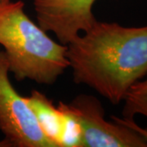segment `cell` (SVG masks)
<instances>
[{
	"instance_id": "1",
	"label": "cell",
	"mask_w": 147,
	"mask_h": 147,
	"mask_svg": "<svg viewBox=\"0 0 147 147\" xmlns=\"http://www.w3.org/2000/svg\"><path fill=\"white\" fill-rule=\"evenodd\" d=\"M73 80L113 105L147 75V26H123L97 20L66 45Z\"/></svg>"
},
{
	"instance_id": "2",
	"label": "cell",
	"mask_w": 147,
	"mask_h": 147,
	"mask_svg": "<svg viewBox=\"0 0 147 147\" xmlns=\"http://www.w3.org/2000/svg\"><path fill=\"white\" fill-rule=\"evenodd\" d=\"M0 45L17 81L53 85L69 68L66 45L54 41L32 21L22 1L0 3Z\"/></svg>"
},
{
	"instance_id": "3",
	"label": "cell",
	"mask_w": 147,
	"mask_h": 147,
	"mask_svg": "<svg viewBox=\"0 0 147 147\" xmlns=\"http://www.w3.org/2000/svg\"><path fill=\"white\" fill-rule=\"evenodd\" d=\"M61 102L79 123L83 147H147L146 139L119 118L106 120L103 105L93 96L81 94Z\"/></svg>"
},
{
	"instance_id": "4",
	"label": "cell",
	"mask_w": 147,
	"mask_h": 147,
	"mask_svg": "<svg viewBox=\"0 0 147 147\" xmlns=\"http://www.w3.org/2000/svg\"><path fill=\"white\" fill-rule=\"evenodd\" d=\"M5 53L0 51V131L11 147H56L9 79Z\"/></svg>"
},
{
	"instance_id": "5",
	"label": "cell",
	"mask_w": 147,
	"mask_h": 147,
	"mask_svg": "<svg viewBox=\"0 0 147 147\" xmlns=\"http://www.w3.org/2000/svg\"><path fill=\"white\" fill-rule=\"evenodd\" d=\"M96 1L34 0V8L38 26L67 45L96 21L92 11Z\"/></svg>"
},
{
	"instance_id": "6",
	"label": "cell",
	"mask_w": 147,
	"mask_h": 147,
	"mask_svg": "<svg viewBox=\"0 0 147 147\" xmlns=\"http://www.w3.org/2000/svg\"><path fill=\"white\" fill-rule=\"evenodd\" d=\"M25 99L34 114L44 135L55 146L61 147L62 115L57 106H55L52 100L38 90H33Z\"/></svg>"
},
{
	"instance_id": "7",
	"label": "cell",
	"mask_w": 147,
	"mask_h": 147,
	"mask_svg": "<svg viewBox=\"0 0 147 147\" xmlns=\"http://www.w3.org/2000/svg\"><path fill=\"white\" fill-rule=\"evenodd\" d=\"M122 115L123 119H134L136 115L147 118V79L133 84L124 96Z\"/></svg>"
},
{
	"instance_id": "8",
	"label": "cell",
	"mask_w": 147,
	"mask_h": 147,
	"mask_svg": "<svg viewBox=\"0 0 147 147\" xmlns=\"http://www.w3.org/2000/svg\"><path fill=\"white\" fill-rule=\"evenodd\" d=\"M57 107L62 115L61 147H83L82 132L77 119L64 107L61 101H59Z\"/></svg>"
},
{
	"instance_id": "9",
	"label": "cell",
	"mask_w": 147,
	"mask_h": 147,
	"mask_svg": "<svg viewBox=\"0 0 147 147\" xmlns=\"http://www.w3.org/2000/svg\"><path fill=\"white\" fill-rule=\"evenodd\" d=\"M0 147H11V146L9 142L3 138V140L0 141Z\"/></svg>"
},
{
	"instance_id": "10",
	"label": "cell",
	"mask_w": 147,
	"mask_h": 147,
	"mask_svg": "<svg viewBox=\"0 0 147 147\" xmlns=\"http://www.w3.org/2000/svg\"><path fill=\"white\" fill-rule=\"evenodd\" d=\"M11 0H0V3H7V2H9Z\"/></svg>"
}]
</instances>
